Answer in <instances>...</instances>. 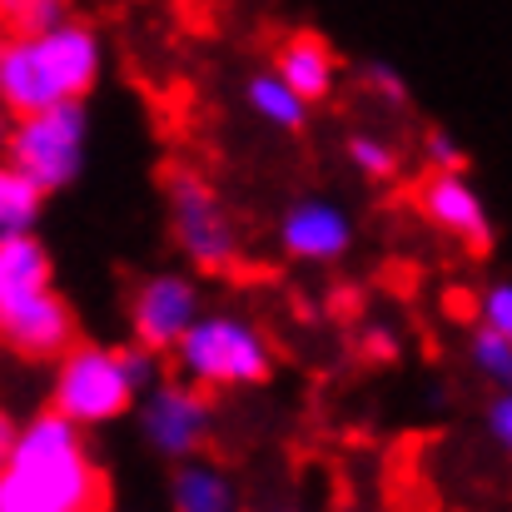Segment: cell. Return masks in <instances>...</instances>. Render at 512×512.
I'll return each mask as SVG.
<instances>
[{
    "mask_svg": "<svg viewBox=\"0 0 512 512\" xmlns=\"http://www.w3.org/2000/svg\"><path fill=\"white\" fill-rule=\"evenodd\" d=\"M0 512H105V478L65 413H40L20 428L0 463Z\"/></svg>",
    "mask_w": 512,
    "mask_h": 512,
    "instance_id": "1",
    "label": "cell"
},
{
    "mask_svg": "<svg viewBox=\"0 0 512 512\" xmlns=\"http://www.w3.org/2000/svg\"><path fill=\"white\" fill-rule=\"evenodd\" d=\"M170 353L179 363V378L199 388H254L274 378L269 339L249 319H234V314H199Z\"/></svg>",
    "mask_w": 512,
    "mask_h": 512,
    "instance_id": "2",
    "label": "cell"
},
{
    "mask_svg": "<svg viewBox=\"0 0 512 512\" xmlns=\"http://www.w3.org/2000/svg\"><path fill=\"white\" fill-rule=\"evenodd\" d=\"M85 130H90L85 100H60L50 110L20 115L5 140V165H15L45 194H55V189L75 184V174L85 165Z\"/></svg>",
    "mask_w": 512,
    "mask_h": 512,
    "instance_id": "3",
    "label": "cell"
},
{
    "mask_svg": "<svg viewBox=\"0 0 512 512\" xmlns=\"http://www.w3.org/2000/svg\"><path fill=\"white\" fill-rule=\"evenodd\" d=\"M55 388H50V408L65 413L75 428H100L115 423L135 408V388L120 368V348H100V343H70L55 358Z\"/></svg>",
    "mask_w": 512,
    "mask_h": 512,
    "instance_id": "4",
    "label": "cell"
},
{
    "mask_svg": "<svg viewBox=\"0 0 512 512\" xmlns=\"http://www.w3.org/2000/svg\"><path fill=\"white\" fill-rule=\"evenodd\" d=\"M170 224H174V239L179 249L219 274V269H234V254H239V239H234V224L224 214V199L189 170H174L170 174Z\"/></svg>",
    "mask_w": 512,
    "mask_h": 512,
    "instance_id": "5",
    "label": "cell"
},
{
    "mask_svg": "<svg viewBox=\"0 0 512 512\" xmlns=\"http://www.w3.org/2000/svg\"><path fill=\"white\" fill-rule=\"evenodd\" d=\"M209 398L199 383H155L145 408H140V433L160 458H194L209 438Z\"/></svg>",
    "mask_w": 512,
    "mask_h": 512,
    "instance_id": "6",
    "label": "cell"
},
{
    "mask_svg": "<svg viewBox=\"0 0 512 512\" xmlns=\"http://www.w3.org/2000/svg\"><path fill=\"white\" fill-rule=\"evenodd\" d=\"M0 343L30 363H45V358H60L70 343H75V309L55 294V289H40V294H25L15 299L10 309H0Z\"/></svg>",
    "mask_w": 512,
    "mask_h": 512,
    "instance_id": "7",
    "label": "cell"
},
{
    "mask_svg": "<svg viewBox=\"0 0 512 512\" xmlns=\"http://www.w3.org/2000/svg\"><path fill=\"white\" fill-rule=\"evenodd\" d=\"M418 209H423V219L433 229L458 239L468 254H488L493 249V219L483 209V194L468 184V174L433 170L418 184Z\"/></svg>",
    "mask_w": 512,
    "mask_h": 512,
    "instance_id": "8",
    "label": "cell"
},
{
    "mask_svg": "<svg viewBox=\"0 0 512 512\" xmlns=\"http://www.w3.org/2000/svg\"><path fill=\"white\" fill-rule=\"evenodd\" d=\"M35 40V55L55 85L60 100H85L100 80V65H105V45H100V30L85 25V20H60L55 30L45 35H30Z\"/></svg>",
    "mask_w": 512,
    "mask_h": 512,
    "instance_id": "9",
    "label": "cell"
},
{
    "mask_svg": "<svg viewBox=\"0 0 512 512\" xmlns=\"http://www.w3.org/2000/svg\"><path fill=\"white\" fill-rule=\"evenodd\" d=\"M199 319V289L184 274H155L140 284L135 304H130V329L135 343L150 353H170L179 334Z\"/></svg>",
    "mask_w": 512,
    "mask_h": 512,
    "instance_id": "10",
    "label": "cell"
},
{
    "mask_svg": "<svg viewBox=\"0 0 512 512\" xmlns=\"http://www.w3.org/2000/svg\"><path fill=\"white\" fill-rule=\"evenodd\" d=\"M279 244L299 264H334L353 244V224L334 199H299L279 219Z\"/></svg>",
    "mask_w": 512,
    "mask_h": 512,
    "instance_id": "11",
    "label": "cell"
},
{
    "mask_svg": "<svg viewBox=\"0 0 512 512\" xmlns=\"http://www.w3.org/2000/svg\"><path fill=\"white\" fill-rule=\"evenodd\" d=\"M274 75H279L299 100L319 105V100H329L334 85H339V55H334V45H329L324 35H314V30H294V35L279 45V65H274Z\"/></svg>",
    "mask_w": 512,
    "mask_h": 512,
    "instance_id": "12",
    "label": "cell"
},
{
    "mask_svg": "<svg viewBox=\"0 0 512 512\" xmlns=\"http://www.w3.org/2000/svg\"><path fill=\"white\" fill-rule=\"evenodd\" d=\"M50 279H55V264H50L45 244H40L30 229L0 234V309H10V304L25 299V294L50 289Z\"/></svg>",
    "mask_w": 512,
    "mask_h": 512,
    "instance_id": "13",
    "label": "cell"
},
{
    "mask_svg": "<svg viewBox=\"0 0 512 512\" xmlns=\"http://www.w3.org/2000/svg\"><path fill=\"white\" fill-rule=\"evenodd\" d=\"M174 512H234V483L209 463H184L174 473Z\"/></svg>",
    "mask_w": 512,
    "mask_h": 512,
    "instance_id": "14",
    "label": "cell"
},
{
    "mask_svg": "<svg viewBox=\"0 0 512 512\" xmlns=\"http://www.w3.org/2000/svg\"><path fill=\"white\" fill-rule=\"evenodd\" d=\"M249 110L259 120H269L274 130H289V135L309 125V100H299L279 75H254L249 80Z\"/></svg>",
    "mask_w": 512,
    "mask_h": 512,
    "instance_id": "15",
    "label": "cell"
},
{
    "mask_svg": "<svg viewBox=\"0 0 512 512\" xmlns=\"http://www.w3.org/2000/svg\"><path fill=\"white\" fill-rule=\"evenodd\" d=\"M75 0H0V35H45L70 20Z\"/></svg>",
    "mask_w": 512,
    "mask_h": 512,
    "instance_id": "16",
    "label": "cell"
},
{
    "mask_svg": "<svg viewBox=\"0 0 512 512\" xmlns=\"http://www.w3.org/2000/svg\"><path fill=\"white\" fill-rule=\"evenodd\" d=\"M468 353H473V368H478L483 378H493V383L512 388V339H503V334L488 329V324H478V329H473V343H468Z\"/></svg>",
    "mask_w": 512,
    "mask_h": 512,
    "instance_id": "17",
    "label": "cell"
},
{
    "mask_svg": "<svg viewBox=\"0 0 512 512\" xmlns=\"http://www.w3.org/2000/svg\"><path fill=\"white\" fill-rule=\"evenodd\" d=\"M343 150H348V165L363 170L368 179H393V174L403 170L398 145H388V140H378V135H353Z\"/></svg>",
    "mask_w": 512,
    "mask_h": 512,
    "instance_id": "18",
    "label": "cell"
},
{
    "mask_svg": "<svg viewBox=\"0 0 512 512\" xmlns=\"http://www.w3.org/2000/svg\"><path fill=\"white\" fill-rule=\"evenodd\" d=\"M423 155H428V170H448V174L468 170V150H463L448 130H428V135H423Z\"/></svg>",
    "mask_w": 512,
    "mask_h": 512,
    "instance_id": "19",
    "label": "cell"
},
{
    "mask_svg": "<svg viewBox=\"0 0 512 512\" xmlns=\"http://www.w3.org/2000/svg\"><path fill=\"white\" fill-rule=\"evenodd\" d=\"M120 368H125V378H130L135 393H150V388L160 383V353H150V348H140V343L120 348Z\"/></svg>",
    "mask_w": 512,
    "mask_h": 512,
    "instance_id": "20",
    "label": "cell"
},
{
    "mask_svg": "<svg viewBox=\"0 0 512 512\" xmlns=\"http://www.w3.org/2000/svg\"><path fill=\"white\" fill-rule=\"evenodd\" d=\"M363 85H368L373 95H383V100H408V80H403L393 65H383V60H368V65H363Z\"/></svg>",
    "mask_w": 512,
    "mask_h": 512,
    "instance_id": "21",
    "label": "cell"
},
{
    "mask_svg": "<svg viewBox=\"0 0 512 512\" xmlns=\"http://www.w3.org/2000/svg\"><path fill=\"white\" fill-rule=\"evenodd\" d=\"M483 324L498 329L503 339H512V284H493L483 294Z\"/></svg>",
    "mask_w": 512,
    "mask_h": 512,
    "instance_id": "22",
    "label": "cell"
},
{
    "mask_svg": "<svg viewBox=\"0 0 512 512\" xmlns=\"http://www.w3.org/2000/svg\"><path fill=\"white\" fill-rule=\"evenodd\" d=\"M358 348H363V358H373V363H393L398 358V339L383 329V324H373V329H363V339H358Z\"/></svg>",
    "mask_w": 512,
    "mask_h": 512,
    "instance_id": "23",
    "label": "cell"
},
{
    "mask_svg": "<svg viewBox=\"0 0 512 512\" xmlns=\"http://www.w3.org/2000/svg\"><path fill=\"white\" fill-rule=\"evenodd\" d=\"M488 428H493V438L508 448V458H512V388L493 403V413H488Z\"/></svg>",
    "mask_w": 512,
    "mask_h": 512,
    "instance_id": "24",
    "label": "cell"
},
{
    "mask_svg": "<svg viewBox=\"0 0 512 512\" xmlns=\"http://www.w3.org/2000/svg\"><path fill=\"white\" fill-rule=\"evenodd\" d=\"M15 438H20V423L10 418V408L0 403V463L10 458V448H15Z\"/></svg>",
    "mask_w": 512,
    "mask_h": 512,
    "instance_id": "25",
    "label": "cell"
},
{
    "mask_svg": "<svg viewBox=\"0 0 512 512\" xmlns=\"http://www.w3.org/2000/svg\"><path fill=\"white\" fill-rule=\"evenodd\" d=\"M5 140H10V110L0 105V155H5Z\"/></svg>",
    "mask_w": 512,
    "mask_h": 512,
    "instance_id": "26",
    "label": "cell"
},
{
    "mask_svg": "<svg viewBox=\"0 0 512 512\" xmlns=\"http://www.w3.org/2000/svg\"><path fill=\"white\" fill-rule=\"evenodd\" d=\"M0 234H5V224H0Z\"/></svg>",
    "mask_w": 512,
    "mask_h": 512,
    "instance_id": "27",
    "label": "cell"
}]
</instances>
